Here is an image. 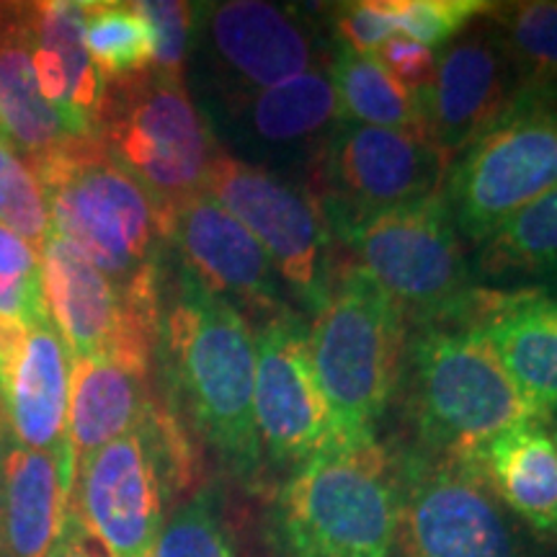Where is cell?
Segmentation results:
<instances>
[{
    "mask_svg": "<svg viewBox=\"0 0 557 557\" xmlns=\"http://www.w3.org/2000/svg\"><path fill=\"white\" fill-rule=\"evenodd\" d=\"M156 361L165 406L235 478L256 483L267 462L253 416L256 333L178 261L163 274Z\"/></svg>",
    "mask_w": 557,
    "mask_h": 557,
    "instance_id": "obj_1",
    "label": "cell"
},
{
    "mask_svg": "<svg viewBox=\"0 0 557 557\" xmlns=\"http://www.w3.org/2000/svg\"><path fill=\"white\" fill-rule=\"evenodd\" d=\"M52 233L114 284L127 308L158 329L165 274V220L148 191L120 169L99 139L75 143L37 176Z\"/></svg>",
    "mask_w": 557,
    "mask_h": 557,
    "instance_id": "obj_2",
    "label": "cell"
},
{
    "mask_svg": "<svg viewBox=\"0 0 557 557\" xmlns=\"http://www.w3.org/2000/svg\"><path fill=\"white\" fill-rule=\"evenodd\" d=\"M398 389L418 449L436 457L470 459L521 423L549 421L472 325L410 329Z\"/></svg>",
    "mask_w": 557,
    "mask_h": 557,
    "instance_id": "obj_3",
    "label": "cell"
},
{
    "mask_svg": "<svg viewBox=\"0 0 557 557\" xmlns=\"http://www.w3.org/2000/svg\"><path fill=\"white\" fill-rule=\"evenodd\" d=\"M398 527L400 457L377 436L308 459L271 500V532L287 557H393Z\"/></svg>",
    "mask_w": 557,
    "mask_h": 557,
    "instance_id": "obj_4",
    "label": "cell"
},
{
    "mask_svg": "<svg viewBox=\"0 0 557 557\" xmlns=\"http://www.w3.org/2000/svg\"><path fill=\"white\" fill-rule=\"evenodd\" d=\"M194 478L189 431L156 395L135 431L75 465L67 511L109 557H150L165 508Z\"/></svg>",
    "mask_w": 557,
    "mask_h": 557,
    "instance_id": "obj_5",
    "label": "cell"
},
{
    "mask_svg": "<svg viewBox=\"0 0 557 557\" xmlns=\"http://www.w3.org/2000/svg\"><path fill=\"white\" fill-rule=\"evenodd\" d=\"M308 331L315 374L344 442L374 436L400 385L408 323L367 274L344 263Z\"/></svg>",
    "mask_w": 557,
    "mask_h": 557,
    "instance_id": "obj_6",
    "label": "cell"
},
{
    "mask_svg": "<svg viewBox=\"0 0 557 557\" xmlns=\"http://www.w3.org/2000/svg\"><path fill=\"white\" fill-rule=\"evenodd\" d=\"M338 240L408 329L468 325L483 287L475 284L442 194L382 212Z\"/></svg>",
    "mask_w": 557,
    "mask_h": 557,
    "instance_id": "obj_7",
    "label": "cell"
},
{
    "mask_svg": "<svg viewBox=\"0 0 557 557\" xmlns=\"http://www.w3.org/2000/svg\"><path fill=\"white\" fill-rule=\"evenodd\" d=\"M96 139L148 191L163 220L207 191L209 171L222 152L184 78L156 70L109 83Z\"/></svg>",
    "mask_w": 557,
    "mask_h": 557,
    "instance_id": "obj_8",
    "label": "cell"
},
{
    "mask_svg": "<svg viewBox=\"0 0 557 557\" xmlns=\"http://www.w3.org/2000/svg\"><path fill=\"white\" fill-rule=\"evenodd\" d=\"M557 189V88H527L496 127L451 160L442 184L457 233L480 246Z\"/></svg>",
    "mask_w": 557,
    "mask_h": 557,
    "instance_id": "obj_9",
    "label": "cell"
},
{
    "mask_svg": "<svg viewBox=\"0 0 557 557\" xmlns=\"http://www.w3.org/2000/svg\"><path fill=\"white\" fill-rule=\"evenodd\" d=\"M451 160L423 132L341 122L315 156V199L331 235L442 191Z\"/></svg>",
    "mask_w": 557,
    "mask_h": 557,
    "instance_id": "obj_10",
    "label": "cell"
},
{
    "mask_svg": "<svg viewBox=\"0 0 557 557\" xmlns=\"http://www.w3.org/2000/svg\"><path fill=\"white\" fill-rule=\"evenodd\" d=\"M207 194L222 205L267 250L276 274L315 312L333 287L331 227L320 201L267 165L220 152Z\"/></svg>",
    "mask_w": 557,
    "mask_h": 557,
    "instance_id": "obj_11",
    "label": "cell"
},
{
    "mask_svg": "<svg viewBox=\"0 0 557 557\" xmlns=\"http://www.w3.org/2000/svg\"><path fill=\"white\" fill-rule=\"evenodd\" d=\"M403 557H519L496 496L468 459L400 457Z\"/></svg>",
    "mask_w": 557,
    "mask_h": 557,
    "instance_id": "obj_12",
    "label": "cell"
},
{
    "mask_svg": "<svg viewBox=\"0 0 557 557\" xmlns=\"http://www.w3.org/2000/svg\"><path fill=\"white\" fill-rule=\"evenodd\" d=\"M253 416L263 459L299 468L344 444L315 374L308 329L289 308L256 333Z\"/></svg>",
    "mask_w": 557,
    "mask_h": 557,
    "instance_id": "obj_13",
    "label": "cell"
},
{
    "mask_svg": "<svg viewBox=\"0 0 557 557\" xmlns=\"http://www.w3.org/2000/svg\"><path fill=\"white\" fill-rule=\"evenodd\" d=\"M201 24L214 67L235 101L287 83L315 67H329L333 45L295 5L227 0L201 5Z\"/></svg>",
    "mask_w": 557,
    "mask_h": 557,
    "instance_id": "obj_14",
    "label": "cell"
},
{
    "mask_svg": "<svg viewBox=\"0 0 557 557\" xmlns=\"http://www.w3.org/2000/svg\"><path fill=\"white\" fill-rule=\"evenodd\" d=\"M485 13L442 47L434 81L418 94L423 135L449 160L496 127L527 90Z\"/></svg>",
    "mask_w": 557,
    "mask_h": 557,
    "instance_id": "obj_15",
    "label": "cell"
},
{
    "mask_svg": "<svg viewBox=\"0 0 557 557\" xmlns=\"http://www.w3.org/2000/svg\"><path fill=\"white\" fill-rule=\"evenodd\" d=\"M165 240L176 261L205 287L263 320L287 310L282 282L267 250L209 194L191 197L165 218Z\"/></svg>",
    "mask_w": 557,
    "mask_h": 557,
    "instance_id": "obj_16",
    "label": "cell"
},
{
    "mask_svg": "<svg viewBox=\"0 0 557 557\" xmlns=\"http://www.w3.org/2000/svg\"><path fill=\"white\" fill-rule=\"evenodd\" d=\"M39 267L47 312L73 359L109 354L156 359L158 329L127 308L114 284L78 248L50 233Z\"/></svg>",
    "mask_w": 557,
    "mask_h": 557,
    "instance_id": "obj_17",
    "label": "cell"
},
{
    "mask_svg": "<svg viewBox=\"0 0 557 557\" xmlns=\"http://www.w3.org/2000/svg\"><path fill=\"white\" fill-rule=\"evenodd\" d=\"M24 29L45 99L75 139H96L107 81L83 41V0L24 3Z\"/></svg>",
    "mask_w": 557,
    "mask_h": 557,
    "instance_id": "obj_18",
    "label": "cell"
},
{
    "mask_svg": "<svg viewBox=\"0 0 557 557\" xmlns=\"http://www.w3.org/2000/svg\"><path fill=\"white\" fill-rule=\"evenodd\" d=\"M75 459L0 438V557H52L67 521Z\"/></svg>",
    "mask_w": 557,
    "mask_h": 557,
    "instance_id": "obj_19",
    "label": "cell"
},
{
    "mask_svg": "<svg viewBox=\"0 0 557 557\" xmlns=\"http://www.w3.org/2000/svg\"><path fill=\"white\" fill-rule=\"evenodd\" d=\"M542 416L557 410V297L483 287L468 320Z\"/></svg>",
    "mask_w": 557,
    "mask_h": 557,
    "instance_id": "obj_20",
    "label": "cell"
},
{
    "mask_svg": "<svg viewBox=\"0 0 557 557\" xmlns=\"http://www.w3.org/2000/svg\"><path fill=\"white\" fill-rule=\"evenodd\" d=\"M152 361L135 354L73 359L67 447L75 465L143 423L156 403L150 385Z\"/></svg>",
    "mask_w": 557,
    "mask_h": 557,
    "instance_id": "obj_21",
    "label": "cell"
},
{
    "mask_svg": "<svg viewBox=\"0 0 557 557\" xmlns=\"http://www.w3.org/2000/svg\"><path fill=\"white\" fill-rule=\"evenodd\" d=\"M73 354L52 320L32 325L11 385L0 398V423L13 444L58 451L67 444Z\"/></svg>",
    "mask_w": 557,
    "mask_h": 557,
    "instance_id": "obj_22",
    "label": "cell"
},
{
    "mask_svg": "<svg viewBox=\"0 0 557 557\" xmlns=\"http://www.w3.org/2000/svg\"><path fill=\"white\" fill-rule=\"evenodd\" d=\"M0 137L37 176L83 143L41 94L26 45L24 3H0Z\"/></svg>",
    "mask_w": 557,
    "mask_h": 557,
    "instance_id": "obj_23",
    "label": "cell"
},
{
    "mask_svg": "<svg viewBox=\"0 0 557 557\" xmlns=\"http://www.w3.org/2000/svg\"><path fill=\"white\" fill-rule=\"evenodd\" d=\"M468 462L534 534L557 537V447L545 423H521L491 438Z\"/></svg>",
    "mask_w": 557,
    "mask_h": 557,
    "instance_id": "obj_24",
    "label": "cell"
},
{
    "mask_svg": "<svg viewBox=\"0 0 557 557\" xmlns=\"http://www.w3.org/2000/svg\"><path fill=\"white\" fill-rule=\"evenodd\" d=\"M248 137L267 150H315L341 124L329 67H315L287 83L233 103ZM318 156V152H315Z\"/></svg>",
    "mask_w": 557,
    "mask_h": 557,
    "instance_id": "obj_25",
    "label": "cell"
},
{
    "mask_svg": "<svg viewBox=\"0 0 557 557\" xmlns=\"http://www.w3.org/2000/svg\"><path fill=\"white\" fill-rule=\"evenodd\" d=\"M475 271L500 292L557 289V189L480 243Z\"/></svg>",
    "mask_w": 557,
    "mask_h": 557,
    "instance_id": "obj_26",
    "label": "cell"
},
{
    "mask_svg": "<svg viewBox=\"0 0 557 557\" xmlns=\"http://www.w3.org/2000/svg\"><path fill=\"white\" fill-rule=\"evenodd\" d=\"M329 78L344 122L423 132L418 94L403 88L372 54H359L336 41L329 62Z\"/></svg>",
    "mask_w": 557,
    "mask_h": 557,
    "instance_id": "obj_27",
    "label": "cell"
},
{
    "mask_svg": "<svg viewBox=\"0 0 557 557\" xmlns=\"http://www.w3.org/2000/svg\"><path fill=\"white\" fill-rule=\"evenodd\" d=\"M83 41L107 86L152 67V34L137 3L83 0Z\"/></svg>",
    "mask_w": 557,
    "mask_h": 557,
    "instance_id": "obj_28",
    "label": "cell"
},
{
    "mask_svg": "<svg viewBox=\"0 0 557 557\" xmlns=\"http://www.w3.org/2000/svg\"><path fill=\"white\" fill-rule=\"evenodd\" d=\"M485 16L524 88H557V3H493Z\"/></svg>",
    "mask_w": 557,
    "mask_h": 557,
    "instance_id": "obj_29",
    "label": "cell"
},
{
    "mask_svg": "<svg viewBox=\"0 0 557 557\" xmlns=\"http://www.w3.org/2000/svg\"><path fill=\"white\" fill-rule=\"evenodd\" d=\"M150 557H235L233 532L212 487L194 493L173 511Z\"/></svg>",
    "mask_w": 557,
    "mask_h": 557,
    "instance_id": "obj_30",
    "label": "cell"
},
{
    "mask_svg": "<svg viewBox=\"0 0 557 557\" xmlns=\"http://www.w3.org/2000/svg\"><path fill=\"white\" fill-rule=\"evenodd\" d=\"M0 227L41 250L52 233L50 205L41 181L0 137Z\"/></svg>",
    "mask_w": 557,
    "mask_h": 557,
    "instance_id": "obj_31",
    "label": "cell"
},
{
    "mask_svg": "<svg viewBox=\"0 0 557 557\" xmlns=\"http://www.w3.org/2000/svg\"><path fill=\"white\" fill-rule=\"evenodd\" d=\"M395 32L418 45L447 47L493 3L483 0H385Z\"/></svg>",
    "mask_w": 557,
    "mask_h": 557,
    "instance_id": "obj_32",
    "label": "cell"
},
{
    "mask_svg": "<svg viewBox=\"0 0 557 557\" xmlns=\"http://www.w3.org/2000/svg\"><path fill=\"white\" fill-rule=\"evenodd\" d=\"M137 11L148 21L152 34V67L156 73L184 78L186 58L199 26V5L181 0H143Z\"/></svg>",
    "mask_w": 557,
    "mask_h": 557,
    "instance_id": "obj_33",
    "label": "cell"
},
{
    "mask_svg": "<svg viewBox=\"0 0 557 557\" xmlns=\"http://www.w3.org/2000/svg\"><path fill=\"white\" fill-rule=\"evenodd\" d=\"M333 29H336L338 45L359 54H372V58L385 47L387 39L398 34L385 0L338 3L333 9Z\"/></svg>",
    "mask_w": 557,
    "mask_h": 557,
    "instance_id": "obj_34",
    "label": "cell"
},
{
    "mask_svg": "<svg viewBox=\"0 0 557 557\" xmlns=\"http://www.w3.org/2000/svg\"><path fill=\"white\" fill-rule=\"evenodd\" d=\"M382 65L387 67V73L400 83L403 88H408L410 94H421L431 86L436 75V54L429 47L418 45V41L400 37L395 34L393 39L385 41V47L374 54Z\"/></svg>",
    "mask_w": 557,
    "mask_h": 557,
    "instance_id": "obj_35",
    "label": "cell"
},
{
    "mask_svg": "<svg viewBox=\"0 0 557 557\" xmlns=\"http://www.w3.org/2000/svg\"><path fill=\"white\" fill-rule=\"evenodd\" d=\"M39 253L18 235L0 227V276L39 274Z\"/></svg>",
    "mask_w": 557,
    "mask_h": 557,
    "instance_id": "obj_36",
    "label": "cell"
},
{
    "mask_svg": "<svg viewBox=\"0 0 557 557\" xmlns=\"http://www.w3.org/2000/svg\"><path fill=\"white\" fill-rule=\"evenodd\" d=\"M26 333H29V325L0 315V398L5 395L13 372H16L21 351H24L26 344Z\"/></svg>",
    "mask_w": 557,
    "mask_h": 557,
    "instance_id": "obj_37",
    "label": "cell"
},
{
    "mask_svg": "<svg viewBox=\"0 0 557 557\" xmlns=\"http://www.w3.org/2000/svg\"><path fill=\"white\" fill-rule=\"evenodd\" d=\"M52 557H109L101 545L88 537V532L78 524V519L67 511L65 529H62L60 542L52 549Z\"/></svg>",
    "mask_w": 557,
    "mask_h": 557,
    "instance_id": "obj_38",
    "label": "cell"
},
{
    "mask_svg": "<svg viewBox=\"0 0 557 557\" xmlns=\"http://www.w3.org/2000/svg\"><path fill=\"white\" fill-rule=\"evenodd\" d=\"M553 442H555V447H557V431L553 434Z\"/></svg>",
    "mask_w": 557,
    "mask_h": 557,
    "instance_id": "obj_39",
    "label": "cell"
}]
</instances>
